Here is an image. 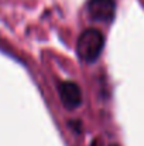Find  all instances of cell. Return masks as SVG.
I'll use <instances>...</instances> for the list:
<instances>
[{
	"instance_id": "obj_1",
	"label": "cell",
	"mask_w": 144,
	"mask_h": 146,
	"mask_svg": "<svg viewBox=\"0 0 144 146\" xmlns=\"http://www.w3.org/2000/svg\"><path fill=\"white\" fill-rule=\"evenodd\" d=\"M105 46L103 34L97 29H88L82 31V34L78 38L76 51L85 62H95L102 54V50Z\"/></svg>"
},
{
	"instance_id": "obj_2",
	"label": "cell",
	"mask_w": 144,
	"mask_h": 146,
	"mask_svg": "<svg viewBox=\"0 0 144 146\" xmlns=\"http://www.w3.org/2000/svg\"><path fill=\"white\" fill-rule=\"evenodd\" d=\"M88 10H89V16L95 21L107 23L114 17L116 3L114 0H91Z\"/></svg>"
},
{
	"instance_id": "obj_3",
	"label": "cell",
	"mask_w": 144,
	"mask_h": 146,
	"mask_svg": "<svg viewBox=\"0 0 144 146\" xmlns=\"http://www.w3.org/2000/svg\"><path fill=\"white\" fill-rule=\"evenodd\" d=\"M59 97L65 108L75 109L82 102V92L78 84L72 81H65L59 84Z\"/></svg>"
},
{
	"instance_id": "obj_4",
	"label": "cell",
	"mask_w": 144,
	"mask_h": 146,
	"mask_svg": "<svg viewBox=\"0 0 144 146\" xmlns=\"http://www.w3.org/2000/svg\"><path fill=\"white\" fill-rule=\"evenodd\" d=\"M110 146H119V145H110Z\"/></svg>"
}]
</instances>
